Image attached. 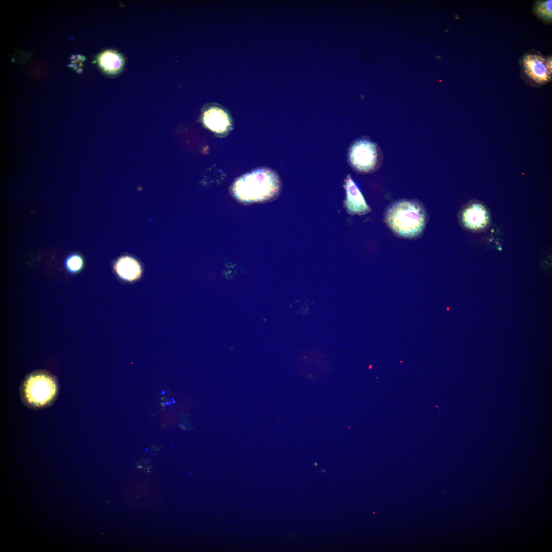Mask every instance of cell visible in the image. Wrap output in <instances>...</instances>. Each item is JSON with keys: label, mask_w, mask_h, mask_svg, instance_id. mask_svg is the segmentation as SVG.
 Returning <instances> with one entry per match:
<instances>
[{"label": "cell", "mask_w": 552, "mask_h": 552, "mask_svg": "<svg viewBox=\"0 0 552 552\" xmlns=\"http://www.w3.org/2000/svg\"><path fill=\"white\" fill-rule=\"evenodd\" d=\"M171 404V402H170V401H168V402H167L166 403V404L168 406H170Z\"/></svg>", "instance_id": "obj_13"}, {"label": "cell", "mask_w": 552, "mask_h": 552, "mask_svg": "<svg viewBox=\"0 0 552 552\" xmlns=\"http://www.w3.org/2000/svg\"><path fill=\"white\" fill-rule=\"evenodd\" d=\"M25 395L27 401L34 406H43L50 402L56 392V383L49 374L35 373L30 376L25 384Z\"/></svg>", "instance_id": "obj_4"}, {"label": "cell", "mask_w": 552, "mask_h": 552, "mask_svg": "<svg viewBox=\"0 0 552 552\" xmlns=\"http://www.w3.org/2000/svg\"><path fill=\"white\" fill-rule=\"evenodd\" d=\"M427 214L424 205L416 200L401 199L386 209L384 221L397 236L414 239L420 236L427 222Z\"/></svg>", "instance_id": "obj_2"}, {"label": "cell", "mask_w": 552, "mask_h": 552, "mask_svg": "<svg viewBox=\"0 0 552 552\" xmlns=\"http://www.w3.org/2000/svg\"><path fill=\"white\" fill-rule=\"evenodd\" d=\"M522 66L525 75L537 84H544L551 79V57L545 58L537 54H528L523 58Z\"/></svg>", "instance_id": "obj_5"}, {"label": "cell", "mask_w": 552, "mask_h": 552, "mask_svg": "<svg viewBox=\"0 0 552 552\" xmlns=\"http://www.w3.org/2000/svg\"><path fill=\"white\" fill-rule=\"evenodd\" d=\"M100 67L106 72L115 74L120 71L123 66L124 61L122 56L113 51H106L98 58Z\"/></svg>", "instance_id": "obj_10"}, {"label": "cell", "mask_w": 552, "mask_h": 552, "mask_svg": "<svg viewBox=\"0 0 552 552\" xmlns=\"http://www.w3.org/2000/svg\"><path fill=\"white\" fill-rule=\"evenodd\" d=\"M383 160L382 151L377 143L363 136L350 145L347 162L351 168L361 174H369L378 170Z\"/></svg>", "instance_id": "obj_3"}, {"label": "cell", "mask_w": 552, "mask_h": 552, "mask_svg": "<svg viewBox=\"0 0 552 552\" xmlns=\"http://www.w3.org/2000/svg\"><path fill=\"white\" fill-rule=\"evenodd\" d=\"M114 270L122 279L129 282L137 280L142 274V267L134 258L128 256H122L116 262Z\"/></svg>", "instance_id": "obj_9"}, {"label": "cell", "mask_w": 552, "mask_h": 552, "mask_svg": "<svg viewBox=\"0 0 552 552\" xmlns=\"http://www.w3.org/2000/svg\"><path fill=\"white\" fill-rule=\"evenodd\" d=\"M343 187L346 194L343 204L348 214L363 215L371 211L358 186L350 174L347 175Z\"/></svg>", "instance_id": "obj_6"}, {"label": "cell", "mask_w": 552, "mask_h": 552, "mask_svg": "<svg viewBox=\"0 0 552 552\" xmlns=\"http://www.w3.org/2000/svg\"><path fill=\"white\" fill-rule=\"evenodd\" d=\"M173 403H176V401H175V400H174V401H173Z\"/></svg>", "instance_id": "obj_16"}, {"label": "cell", "mask_w": 552, "mask_h": 552, "mask_svg": "<svg viewBox=\"0 0 552 552\" xmlns=\"http://www.w3.org/2000/svg\"><path fill=\"white\" fill-rule=\"evenodd\" d=\"M204 125L214 133L219 135L227 133L232 127V121L228 113L220 107L212 105L203 113Z\"/></svg>", "instance_id": "obj_7"}, {"label": "cell", "mask_w": 552, "mask_h": 552, "mask_svg": "<svg viewBox=\"0 0 552 552\" xmlns=\"http://www.w3.org/2000/svg\"><path fill=\"white\" fill-rule=\"evenodd\" d=\"M551 0L537 1L534 6V12L537 16L546 22L551 21Z\"/></svg>", "instance_id": "obj_11"}, {"label": "cell", "mask_w": 552, "mask_h": 552, "mask_svg": "<svg viewBox=\"0 0 552 552\" xmlns=\"http://www.w3.org/2000/svg\"><path fill=\"white\" fill-rule=\"evenodd\" d=\"M282 188L280 178L273 170L260 168L238 178L231 187L233 196L245 203L265 202L275 199Z\"/></svg>", "instance_id": "obj_1"}, {"label": "cell", "mask_w": 552, "mask_h": 552, "mask_svg": "<svg viewBox=\"0 0 552 552\" xmlns=\"http://www.w3.org/2000/svg\"><path fill=\"white\" fill-rule=\"evenodd\" d=\"M171 400H174V398H173V397H172V398H171Z\"/></svg>", "instance_id": "obj_15"}, {"label": "cell", "mask_w": 552, "mask_h": 552, "mask_svg": "<svg viewBox=\"0 0 552 552\" xmlns=\"http://www.w3.org/2000/svg\"><path fill=\"white\" fill-rule=\"evenodd\" d=\"M160 393L163 395V394H164L165 393V390H162L160 392Z\"/></svg>", "instance_id": "obj_14"}, {"label": "cell", "mask_w": 552, "mask_h": 552, "mask_svg": "<svg viewBox=\"0 0 552 552\" xmlns=\"http://www.w3.org/2000/svg\"><path fill=\"white\" fill-rule=\"evenodd\" d=\"M461 220L463 225L469 229L483 228L487 223L488 215L485 207L477 202L468 204L462 211Z\"/></svg>", "instance_id": "obj_8"}, {"label": "cell", "mask_w": 552, "mask_h": 552, "mask_svg": "<svg viewBox=\"0 0 552 552\" xmlns=\"http://www.w3.org/2000/svg\"><path fill=\"white\" fill-rule=\"evenodd\" d=\"M65 266L69 272L73 273H76L82 268L83 260L79 255H71L66 260Z\"/></svg>", "instance_id": "obj_12"}]
</instances>
